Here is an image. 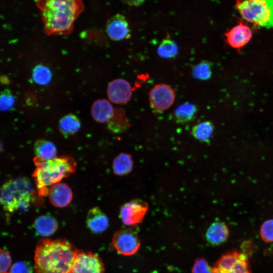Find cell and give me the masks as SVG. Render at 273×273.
I'll use <instances>...</instances> for the list:
<instances>
[{
  "label": "cell",
  "instance_id": "1",
  "mask_svg": "<svg viewBox=\"0 0 273 273\" xmlns=\"http://www.w3.org/2000/svg\"><path fill=\"white\" fill-rule=\"evenodd\" d=\"M35 3L48 35L70 34L84 8L82 0H35Z\"/></svg>",
  "mask_w": 273,
  "mask_h": 273
},
{
  "label": "cell",
  "instance_id": "2",
  "mask_svg": "<svg viewBox=\"0 0 273 273\" xmlns=\"http://www.w3.org/2000/svg\"><path fill=\"white\" fill-rule=\"evenodd\" d=\"M77 249L64 239L43 238L36 246V273H71Z\"/></svg>",
  "mask_w": 273,
  "mask_h": 273
},
{
  "label": "cell",
  "instance_id": "3",
  "mask_svg": "<svg viewBox=\"0 0 273 273\" xmlns=\"http://www.w3.org/2000/svg\"><path fill=\"white\" fill-rule=\"evenodd\" d=\"M36 168L33 174L39 195L47 196L50 187L73 173L76 163L72 157L65 155L47 161L34 159Z\"/></svg>",
  "mask_w": 273,
  "mask_h": 273
},
{
  "label": "cell",
  "instance_id": "4",
  "mask_svg": "<svg viewBox=\"0 0 273 273\" xmlns=\"http://www.w3.org/2000/svg\"><path fill=\"white\" fill-rule=\"evenodd\" d=\"M33 193L32 185L27 178L10 179L0 189V205L9 212L25 209L29 206Z\"/></svg>",
  "mask_w": 273,
  "mask_h": 273
},
{
  "label": "cell",
  "instance_id": "5",
  "mask_svg": "<svg viewBox=\"0 0 273 273\" xmlns=\"http://www.w3.org/2000/svg\"><path fill=\"white\" fill-rule=\"evenodd\" d=\"M235 7L247 21L273 28V0H236Z\"/></svg>",
  "mask_w": 273,
  "mask_h": 273
},
{
  "label": "cell",
  "instance_id": "6",
  "mask_svg": "<svg viewBox=\"0 0 273 273\" xmlns=\"http://www.w3.org/2000/svg\"><path fill=\"white\" fill-rule=\"evenodd\" d=\"M213 273H251L246 255L237 251L224 254L215 263Z\"/></svg>",
  "mask_w": 273,
  "mask_h": 273
},
{
  "label": "cell",
  "instance_id": "7",
  "mask_svg": "<svg viewBox=\"0 0 273 273\" xmlns=\"http://www.w3.org/2000/svg\"><path fill=\"white\" fill-rule=\"evenodd\" d=\"M105 265L101 258L89 251L77 250L71 273H105Z\"/></svg>",
  "mask_w": 273,
  "mask_h": 273
},
{
  "label": "cell",
  "instance_id": "8",
  "mask_svg": "<svg viewBox=\"0 0 273 273\" xmlns=\"http://www.w3.org/2000/svg\"><path fill=\"white\" fill-rule=\"evenodd\" d=\"M112 243L116 250L124 256L135 254L141 245L137 233L130 228L122 229L117 231L113 236Z\"/></svg>",
  "mask_w": 273,
  "mask_h": 273
},
{
  "label": "cell",
  "instance_id": "9",
  "mask_svg": "<svg viewBox=\"0 0 273 273\" xmlns=\"http://www.w3.org/2000/svg\"><path fill=\"white\" fill-rule=\"evenodd\" d=\"M149 99L152 108L158 112L169 109L174 103L175 94L170 86L164 83L155 85L149 93Z\"/></svg>",
  "mask_w": 273,
  "mask_h": 273
},
{
  "label": "cell",
  "instance_id": "10",
  "mask_svg": "<svg viewBox=\"0 0 273 273\" xmlns=\"http://www.w3.org/2000/svg\"><path fill=\"white\" fill-rule=\"evenodd\" d=\"M148 210V203L141 200L134 199L124 204L119 212V217L127 226H135L141 223Z\"/></svg>",
  "mask_w": 273,
  "mask_h": 273
},
{
  "label": "cell",
  "instance_id": "11",
  "mask_svg": "<svg viewBox=\"0 0 273 273\" xmlns=\"http://www.w3.org/2000/svg\"><path fill=\"white\" fill-rule=\"evenodd\" d=\"M132 89L130 84L122 78L115 79L110 82L107 87L109 101L114 104L123 105L131 99Z\"/></svg>",
  "mask_w": 273,
  "mask_h": 273
},
{
  "label": "cell",
  "instance_id": "12",
  "mask_svg": "<svg viewBox=\"0 0 273 273\" xmlns=\"http://www.w3.org/2000/svg\"><path fill=\"white\" fill-rule=\"evenodd\" d=\"M106 30L108 37L113 41H120L130 36V30L125 17L117 14L107 21Z\"/></svg>",
  "mask_w": 273,
  "mask_h": 273
},
{
  "label": "cell",
  "instance_id": "13",
  "mask_svg": "<svg viewBox=\"0 0 273 273\" xmlns=\"http://www.w3.org/2000/svg\"><path fill=\"white\" fill-rule=\"evenodd\" d=\"M47 196L50 202L54 207L64 208L71 202L73 193L67 184L60 182L50 187Z\"/></svg>",
  "mask_w": 273,
  "mask_h": 273
},
{
  "label": "cell",
  "instance_id": "14",
  "mask_svg": "<svg viewBox=\"0 0 273 273\" xmlns=\"http://www.w3.org/2000/svg\"><path fill=\"white\" fill-rule=\"evenodd\" d=\"M229 44L235 49H240L251 39L252 32L247 25L240 22L225 33Z\"/></svg>",
  "mask_w": 273,
  "mask_h": 273
},
{
  "label": "cell",
  "instance_id": "15",
  "mask_svg": "<svg viewBox=\"0 0 273 273\" xmlns=\"http://www.w3.org/2000/svg\"><path fill=\"white\" fill-rule=\"evenodd\" d=\"M86 224L90 231L94 234H101L108 228L109 221L108 216L98 207L90 208L86 217Z\"/></svg>",
  "mask_w": 273,
  "mask_h": 273
},
{
  "label": "cell",
  "instance_id": "16",
  "mask_svg": "<svg viewBox=\"0 0 273 273\" xmlns=\"http://www.w3.org/2000/svg\"><path fill=\"white\" fill-rule=\"evenodd\" d=\"M114 109L110 101L104 99H98L92 105L91 115L97 122H107L112 116Z\"/></svg>",
  "mask_w": 273,
  "mask_h": 273
},
{
  "label": "cell",
  "instance_id": "17",
  "mask_svg": "<svg viewBox=\"0 0 273 273\" xmlns=\"http://www.w3.org/2000/svg\"><path fill=\"white\" fill-rule=\"evenodd\" d=\"M229 231L226 224L222 222L212 223L206 232L207 242L212 245H218L224 243L228 239Z\"/></svg>",
  "mask_w": 273,
  "mask_h": 273
},
{
  "label": "cell",
  "instance_id": "18",
  "mask_svg": "<svg viewBox=\"0 0 273 273\" xmlns=\"http://www.w3.org/2000/svg\"><path fill=\"white\" fill-rule=\"evenodd\" d=\"M59 226L57 219L53 216L44 214L38 217L34 222L36 232L43 237H49L54 234Z\"/></svg>",
  "mask_w": 273,
  "mask_h": 273
},
{
  "label": "cell",
  "instance_id": "19",
  "mask_svg": "<svg viewBox=\"0 0 273 273\" xmlns=\"http://www.w3.org/2000/svg\"><path fill=\"white\" fill-rule=\"evenodd\" d=\"M34 159L39 161H47L57 157V149L51 141L44 139L37 140L34 144Z\"/></svg>",
  "mask_w": 273,
  "mask_h": 273
},
{
  "label": "cell",
  "instance_id": "20",
  "mask_svg": "<svg viewBox=\"0 0 273 273\" xmlns=\"http://www.w3.org/2000/svg\"><path fill=\"white\" fill-rule=\"evenodd\" d=\"M108 129L114 133H120L126 131L130 125L124 111L121 108H115L111 118L107 122Z\"/></svg>",
  "mask_w": 273,
  "mask_h": 273
},
{
  "label": "cell",
  "instance_id": "21",
  "mask_svg": "<svg viewBox=\"0 0 273 273\" xmlns=\"http://www.w3.org/2000/svg\"><path fill=\"white\" fill-rule=\"evenodd\" d=\"M80 127L81 122L79 118L72 113L64 115L59 121V130L66 137L77 133Z\"/></svg>",
  "mask_w": 273,
  "mask_h": 273
},
{
  "label": "cell",
  "instance_id": "22",
  "mask_svg": "<svg viewBox=\"0 0 273 273\" xmlns=\"http://www.w3.org/2000/svg\"><path fill=\"white\" fill-rule=\"evenodd\" d=\"M198 108L189 102L179 105L173 112V118L178 123H186L193 120L196 117Z\"/></svg>",
  "mask_w": 273,
  "mask_h": 273
},
{
  "label": "cell",
  "instance_id": "23",
  "mask_svg": "<svg viewBox=\"0 0 273 273\" xmlns=\"http://www.w3.org/2000/svg\"><path fill=\"white\" fill-rule=\"evenodd\" d=\"M133 167L131 156L127 153H121L113 160L112 169L115 174L124 176L129 173Z\"/></svg>",
  "mask_w": 273,
  "mask_h": 273
},
{
  "label": "cell",
  "instance_id": "24",
  "mask_svg": "<svg viewBox=\"0 0 273 273\" xmlns=\"http://www.w3.org/2000/svg\"><path fill=\"white\" fill-rule=\"evenodd\" d=\"M214 126L209 121L200 122L194 125L192 129V134L193 137L201 142H208L211 138Z\"/></svg>",
  "mask_w": 273,
  "mask_h": 273
},
{
  "label": "cell",
  "instance_id": "25",
  "mask_svg": "<svg viewBox=\"0 0 273 273\" xmlns=\"http://www.w3.org/2000/svg\"><path fill=\"white\" fill-rule=\"evenodd\" d=\"M178 52V46L176 43L168 36L162 40L157 48L158 55L165 59L175 58Z\"/></svg>",
  "mask_w": 273,
  "mask_h": 273
},
{
  "label": "cell",
  "instance_id": "26",
  "mask_svg": "<svg viewBox=\"0 0 273 273\" xmlns=\"http://www.w3.org/2000/svg\"><path fill=\"white\" fill-rule=\"evenodd\" d=\"M212 63L207 60H202L192 68V75L197 79L206 80L212 76Z\"/></svg>",
  "mask_w": 273,
  "mask_h": 273
},
{
  "label": "cell",
  "instance_id": "27",
  "mask_svg": "<svg viewBox=\"0 0 273 273\" xmlns=\"http://www.w3.org/2000/svg\"><path fill=\"white\" fill-rule=\"evenodd\" d=\"M52 76L50 69L43 65H38L33 70V79L36 83L40 85H46L49 83L51 80Z\"/></svg>",
  "mask_w": 273,
  "mask_h": 273
},
{
  "label": "cell",
  "instance_id": "28",
  "mask_svg": "<svg viewBox=\"0 0 273 273\" xmlns=\"http://www.w3.org/2000/svg\"><path fill=\"white\" fill-rule=\"evenodd\" d=\"M261 239L266 243L273 242V219L265 221L260 229Z\"/></svg>",
  "mask_w": 273,
  "mask_h": 273
},
{
  "label": "cell",
  "instance_id": "29",
  "mask_svg": "<svg viewBox=\"0 0 273 273\" xmlns=\"http://www.w3.org/2000/svg\"><path fill=\"white\" fill-rule=\"evenodd\" d=\"M14 103V97L9 90L6 89L0 94V111L10 110Z\"/></svg>",
  "mask_w": 273,
  "mask_h": 273
},
{
  "label": "cell",
  "instance_id": "30",
  "mask_svg": "<svg viewBox=\"0 0 273 273\" xmlns=\"http://www.w3.org/2000/svg\"><path fill=\"white\" fill-rule=\"evenodd\" d=\"M192 273H213V268L204 258H197L193 265Z\"/></svg>",
  "mask_w": 273,
  "mask_h": 273
},
{
  "label": "cell",
  "instance_id": "31",
  "mask_svg": "<svg viewBox=\"0 0 273 273\" xmlns=\"http://www.w3.org/2000/svg\"><path fill=\"white\" fill-rule=\"evenodd\" d=\"M12 259L8 251L0 249V273L6 272L11 265Z\"/></svg>",
  "mask_w": 273,
  "mask_h": 273
},
{
  "label": "cell",
  "instance_id": "32",
  "mask_svg": "<svg viewBox=\"0 0 273 273\" xmlns=\"http://www.w3.org/2000/svg\"><path fill=\"white\" fill-rule=\"evenodd\" d=\"M10 273H32V269L27 263L19 261L12 266Z\"/></svg>",
  "mask_w": 273,
  "mask_h": 273
},
{
  "label": "cell",
  "instance_id": "33",
  "mask_svg": "<svg viewBox=\"0 0 273 273\" xmlns=\"http://www.w3.org/2000/svg\"><path fill=\"white\" fill-rule=\"evenodd\" d=\"M128 5L132 6H139L142 4L145 0H126Z\"/></svg>",
  "mask_w": 273,
  "mask_h": 273
},
{
  "label": "cell",
  "instance_id": "34",
  "mask_svg": "<svg viewBox=\"0 0 273 273\" xmlns=\"http://www.w3.org/2000/svg\"><path fill=\"white\" fill-rule=\"evenodd\" d=\"M1 148H2V146H1V142H0V151H1Z\"/></svg>",
  "mask_w": 273,
  "mask_h": 273
},
{
  "label": "cell",
  "instance_id": "35",
  "mask_svg": "<svg viewBox=\"0 0 273 273\" xmlns=\"http://www.w3.org/2000/svg\"><path fill=\"white\" fill-rule=\"evenodd\" d=\"M4 273H8V272H4Z\"/></svg>",
  "mask_w": 273,
  "mask_h": 273
}]
</instances>
